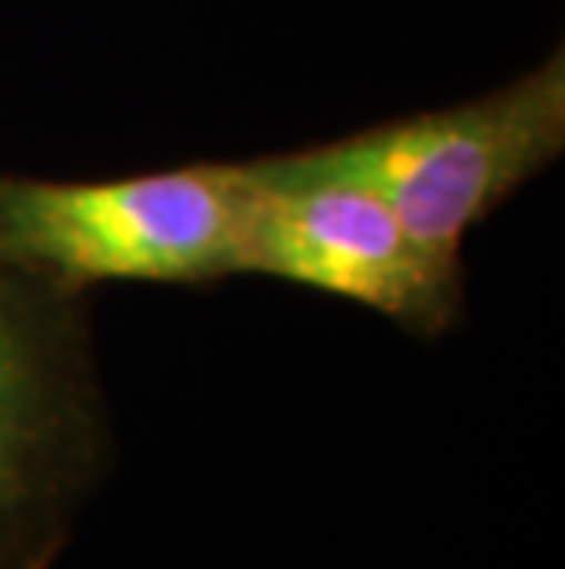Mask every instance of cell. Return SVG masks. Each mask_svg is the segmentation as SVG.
Here are the masks:
<instances>
[{
    "label": "cell",
    "instance_id": "1",
    "mask_svg": "<svg viewBox=\"0 0 565 569\" xmlns=\"http://www.w3.org/2000/svg\"><path fill=\"white\" fill-rule=\"evenodd\" d=\"M254 166L195 162L111 180L0 173V253L67 295L250 272Z\"/></svg>",
    "mask_w": 565,
    "mask_h": 569
},
{
    "label": "cell",
    "instance_id": "2",
    "mask_svg": "<svg viewBox=\"0 0 565 569\" xmlns=\"http://www.w3.org/2000/svg\"><path fill=\"white\" fill-rule=\"evenodd\" d=\"M78 298L0 253V569H52L107 467Z\"/></svg>",
    "mask_w": 565,
    "mask_h": 569
},
{
    "label": "cell",
    "instance_id": "3",
    "mask_svg": "<svg viewBox=\"0 0 565 569\" xmlns=\"http://www.w3.org/2000/svg\"><path fill=\"white\" fill-rule=\"evenodd\" d=\"M316 151L367 180L426 250L463 264L466 236L565 151V59L555 52L477 100L371 126Z\"/></svg>",
    "mask_w": 565,
    "mask_h": 569
},
{
    "label": "cell",
    "instance_id": "4",
    "mask_svg": "<svg viewBox=\"0 0 565 569\" xmlns=\"http://www.w3.org/2000/svg\"><path fill=\"white\" fill-rule=\"evenodd\" d=\"M250 166V276L353 301L415 335H441L463 317V264L418 243L367 180L316 148Z\"/></svg>",
    "mask_w": 565,
    "mask_h": 569
}]
</instances>
